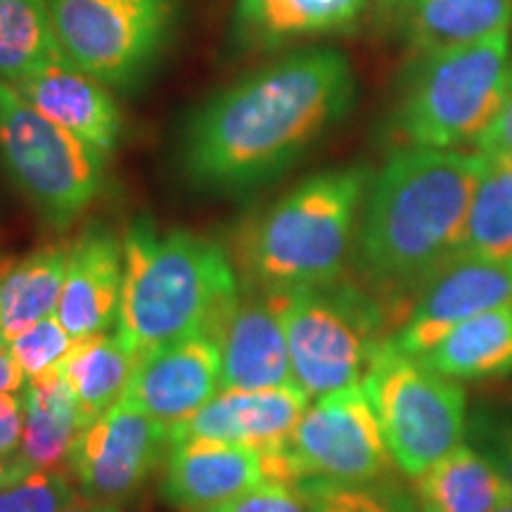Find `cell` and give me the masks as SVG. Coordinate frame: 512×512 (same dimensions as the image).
<instances>
[{
	"mask_svg": "<svg viewBox=\"0 0 512 512\" xmlns=\"http://www.w3.org/2000/svg\"><path fill=\"white\" fill-rule=\"evenodd\" d=\"M354 95V72L339 50L306 48L268 62L188 114L178 171L202 195L245 197L297 164Z\"/></svg>",
	"mask_w": 512,
	"mask_h": 512,
	"instance_id": "obj_1",
	"label": "cell"
},
{
	"mask_svg": "<svg viewBox=\"0 0 512 512\" xmlns=\"http://www.w3.org/2000/svg\"><path fill=\"white\" fill-rule=\"evenodd\" d=\"M486 159L434 147L396 152L368 185L358 226V266L370 283L418 290L460 252Z\"/></svg>",
	"mask_w": 512,
	"mask_h": 512,
	"instance_id": "obj_2",
	"label": "cell"
},
{
	"mask_svg": "<svg viewBox=\"0 0 512 512\" xmlns=\"http://www.w3.org/2000/svg\"><path fill=\"white\" fill-rule=\"evenodd\" d=\"M117 335L133 356L176 339L211 335L240 292L221 242L192 230L159 233L147 216L128 226Z\"/></svg>",
	"mask_w": 512,
	"mask_h": 512,
	"instance_id": "obj_3",
	"label": "cell"
},
{
	"mask_svg": "<svg viewBox=\"0 0 512 512\" xmlns=\"http://www.w3.org/2000/svg\"><path fill=\"white\" fill-rule=\"evenodd\" d=\"M368 185L366 166L320 171L247 221L233 252L240 285L285 294L342 278Z\"/></svg>",
	"mask_w": 512,
	"mask_h": 512,
	"instance_id": "obj_4",
	"label": "cell"
},
{
	"mask_svg": "<svg viewBox=\"0 0 512 512\" xmlns=\"http://www.w3.org/2000/svg\"><path fill=\"white\" fill-rule=\"evenodd\" d=\"M508 34L422 50L403 74L394 126L408 147L472 143L501 110L510 79Z\"/></svg>",
	"mask_w": 512,
	"mask_h": 512,
	"instance_id": "obj_5",
	"label": "cell"
},
{
	"mask_svg": "<svg viewBox=\"0 0 512 512\" xmlns=\"http://www.w3.org/2000/svg\"><path fill=\"white\" fill-rule=\"evenodd\" d=\"M0 162L46 226L62 233L98 200L107 157L0 81Z\"/></svg>",
	"mask_w": 512,
	"mask_h": 512,
	"instance_id": "obj_6",
	"label": "cell"
},
{
	"mask_svg": "<svg viewBox=\"0 0 512 512\" xmlns=\"http://www.w3.org/2000/svg\"><path fill=\"white\" fill-rule=\"evenodd\" d=\"M292 375L309 399L354 387L382 344L384 309L347 280L283 294Z\"/></svg>",
	"mask_w": 512,
	"mask_h": 512,
	"instance_id": "obj_7",
	"label": "cell"
},
{
	"mask_svg": "<svg viewBox=\"0 0 512 512\" xmlns=\"http://www.w3.org/2000/svg\"><path fill=\"white\" fill-rule=\"evenodd\" d=\"M361 384L403 475L415 479L463 441L465 389L420 356L403 354L392 337L382 339Z\"/></svg>",
	"mask_w": 512,
	"mask_h": 512,
	"instance_id": "obj_8",
	"label": "cell"
},
{
	"mask_svg": "<svg viewBox=\"0 0 512 512\" xmlns=\"http://www.w3.org/2000/svg\"><path fill=\"white\" fill-rule=\"evenodd\" d=\"M48 8L64 57L107 88L131 91L162 60L181 0H48Z\"/></svg>",
	"mask_w": 512,
	"mask_h": 512,
	"instance_id": "obj_9",
	"label": "cell"
},
{
	"mask_svg": "<svg viewBox=\"0 0 512 512\" xmlns=\"http://www.w3.org/2000/svg\"><path fill=\"white\" fill-rule=\"evenodd\" d=\"M283 451L292 486L299 479L377 482L392 477L394 467L363 384L323 394L306 406Z\"/></svg>",
	"mask_w": 512,
	"mask_h": 512,
	"instance_id": "obj_10",
	"label": "cell"
},
{
	"mask_svg": "<svg viewBox=\"0 0 512 512\" xmlns=\"http://www.w3.org/2000/svg\"><path fill=\"white\" fill-rule=\"evenodd\" d=\"M169 448V427L119 401L83 427L69 470L83 496L121 505L162 467Z\"/></svg>",
	"mask_w": 512,
	"mask_h": 512,
	"instance_id": "obj_11",
	"label": "cell"
},
{
	"mask_svg": "<svg viewBox=\"0 0 512 512\" xmlns=\"http://www.w3.org/2000/svg\"><path fill=\"white\" fill-rule=\"evenodd\" d=\"M505 304H512V256L456 254L418 287L392 342L422 356L458 323Z\"/></svg>",
	"mask_w": 512,
	"mask_h": 512,
	"instance_id": "obj_12",
	"label": "cell"
},
{
	"mask_svg": "<svg viewBox=\"0 0 512 512\" xmlns=\"http://www.w3.org/2000/svg\"><path fill=\"white\" fill-rule=\"evenodd\" d=\"M221 356V389L292 387V361L283 294L240 285L214 332Z\"/></svg>",
	"mask_w": 512,
	"mask_h": 512,
	"instance_id": "obj_13",
	"label": "cell"
},
{
	"mask_svg": "<svg viewBox=\"0 0 512 512\" xmlns=\"http://www.w3.org/2000/svg\"><path fill=\"white\" fill-rule=\"evenodd\" d=\"M221 389V356L207 332L162 344L136 358L121 401L169 432Z\"/></svg>",
	"mask_w": 512,
	"mask_h": 512,
	"instance_id": "obj_14",
	"label": "cell"
},
{
	"mask_svg": "<svg viewBox=\"0 0 512 512\" xmlns=\"http://www.w3.org/2000/svg\"><path fill=\"white\" fill-rule=\"evenodd\" d=\"M309 394L292 387L221 389L197 413L169 432L171 446L188 439H211L259 448L283 446L302 420Z\"/></svg>",
	"mask_w": 512,
	"mask_h": 512,
	"instance_id": "obj_15",
	"label": "cell"
},
{
	"mask_svg": "<svg viewBox=\"0 0 512 512\" xmlns=\"http://www.w3.org/2000/svg\"><path fill=\"white\" fill-rule=\"evenodd\" d=\"M259 448L211 439H188L169 448L162 498L171 508L197 512L266 484Z\"/></svg>",
	"mask_w": 512,
	"mask_h": 512,
	"instance_id": "obj_16",
	"label": "cell"
},
{
	"mask_svg": "<svg viewBox=\"0 0 512 512\" xmlns=\"http://www.w3.org/2000/svg\"><path fill=\"white\" fill-rule=\"evenodd\" d=\"M124 283V245L102 223H91L69 242L67 273L55 316L74 339L117 325Z\"/></svg>",
	"mask_w": 512,
	"mask_h": 512,
	"instance_id": "obj_17",
	"label": "cell"
},
{
	"mask_svg": "<svg viewBox=\"0 0 512 512\" xmlns=\"http://www.w3.org/2000/svg\"><path fill=\"white\" fill-rule=\"evenodd\" d=\"M50 121L67 128L100 155L110 157L121 138V110L105 83L93 79L67 57L12 83Z\"/></svg>",
	"mask_w": 512,
	"mask_h": 512,
	"instance_id": "obj_18",
	"label": "cell"
},
{
	"mask_svg": "<svg viewBox=\"0 0 512 512\" xmlns=\"http://www.w3.org/2000/svg\"><path fill=\"white\" fill-rule=\"evenodd\" d=\"M380 10L420 53L486 41L512 24V0H380Z\"/></svg>",
	"mask_w": 512,
	"mask_h": 512,
	"instance_id": "obj_19",
	"label": "cell"
},
{
	"mask_svg": "<svg viewBox=\"0 0 512 512\" xmlns=\"http://www.w3.org/2000/svg\"><path fill=\"white\" fill-rule=\"evenodd\" d=\"M368 0H238L233 36L252 50H275L302 36L351 29Z\"/></svg>",
	"mask_w": 512,
	"mask_h": 512,
	"instance_id": "obj_20",
	"label": "cell"
},
{
	"mask_svg": "<svg viewBox=\"0 0 512 512\" xmlns=\"http://www.w3.org/2000/svg\"><path fill=\"white\" fill-rule=\"evenodd\" d=\"M22 396L24 437L19 456L36 470H67L72 448L86 422L60 366L27 377Z\"/></svg>",
	"mask_w": 512,
	"mask_h": 512,
	"instance_id": "obj_21",
	"label": "cell"
},
{
	"mask_svg": "<svg viewBox=\"0 0 512 512\" xmlns=\"http://www.w3.org/2000/svg\"><path fill=\"white\" fill-rule=\"evenodd\" d=\"M510 501L512 484L470 446H456L415 477L420 512H494Z\"/></svg>",
	"mask_w": 512,
	"mask_h": 512,
	"instance_id": "obj_22",
	"label": "cell"
},
{
	"mask_svg": "<svg viewBox=\"0 0 512 512\" xmlns=\"http://www.w3.org/2000/svg\"><path fill=\"white\" fill-rule=\"evenodd\" d=\"M427 366L453 380H486L512 373V304L458 323L430 351Z\"/></svg>",
	"mask_w": 512,
	"mask_h": 512,
	"instance_id": "obj_23",
	"label": "cell"
},
{
	"mask_svg": "<svg viewBox=\"0 0 512 512\" xmlns=\"http://www.w3.org/2000/svg\"><path fill=\"white\" fill-rule=\"evenodd\" d=\"M69 242H50L17 261L0 264V325L15 337L53 316L67 273Z\"/></svg>",
	"mask_w": 512,
	"mask_h": 512,
	"instance_id": "obj_24",
	"label": "cell"
},
{
	"mask_svg": "<svg viewBox=\"0 0 512 512\" xmlns=\"http://www.w3.org/2000/svg\"><path fill=\"white\" fill-rule=\"evenodd\" d=\"M133 366L136 356L121 342L117 332L114 335L98 332V335L74 339L72 349L62 358L60 370L79 401L86 425L121 401Z\"/></svg>",
	"mask_w": 512,
	"mask_h": 512,
	"instance_id": "obj_25",
	"label": "cell"
},
{
	"mask_svg": "<svg viewBox=\"0 0 512 512\" xmlns=\"http://www.w3.org/2000/svg\"><path fill=\"white\" fill-rule=\"evenodd\" d=\"M60 57L48 0H0V81L17 83Z\"/></svg>",
	"mask_w": 512,
	"mask_h": 512,
	"instance_id": "obj_26",
	"label": "cell"
},
{
	"mask_svg": "<svg viewBox=\"0 0 512 512\" xmlns=\"http://www.w3.org/2000/svg\"><path fill=\"white\" fill-rule=\"evenodd\" d=\"M458 254L512 256V166L486 159Z\"/></svg>",
	"mask_w": 512,
	"mask_h": 512,
	"instance_id": "obj_27",
	"label": "cell"
},
{
	"mask_svg": "<svg viewBox=\"0 0 512 512\" xmlns=\"http://www.w3.org/2000/svg\"><path fill=\"white\" fill-rule=\"evenodd\" d=\"M294 489L311 512H420L415 496H408L392 477L358 484L299 479Z\"/></svg>",
	"mask_w": 512,
	"mask_h": 512,
	"instance_id": "obj_28",
	"label": "cell"
},
{
	"mask_svg": "<svg viewBox=\"0 0 512 512\" xmlns=\"http://www.w3.org/2000/svg\"><path fill=\"white\" fill-rule=\"evenodd\" d=\"M67 470H29L0 489V512H64L76 501Z\"/></svg>",
	"mask_w": 512,
	"mask_h": 512,
	"instance_id": "obj_29",
	"label": "cell"
},
{
	"mask_svg": "<svg viewBox=\"0 0 512 512\" xmlns=\"http://www.w3.org/2000/svg\"><path fill=\"white\" fill-rule=\"evenodd\" d=\"M72 344L74 337L64 330L57 316L38 320L31 328L10 337L12 356L17 358L27 377H36L60 366Z\"/></svg>",
	"mask_w": 512,
	"mask_h": 512,
	"instance_id": "obj_30",
	"label": "cell"
},
{
	"mask_svg": "<svg viewBox=\"0 0 512 512\" xmlns=\"http://www.w3.org/2000/svg\"><path fill=\"white\" fill-rule=\"evenodd\" d=\"M197 512H311L309 505L290 484L266 482L256 489L230 498L226 503L211 505Z\"/></svg>",
	"mask_w": 512,
	"mask_h": 512,
	"instance_id": "obj_31",
	"label": "cell"
},
{
	"mask_svg": "<svg viewBox=\"0 0 512 512\" xmlns=\"http://www.w3.org/2000/svg\"><path fill=\"white\" fill-rule=\"evenodd\" d=\"M477 147L479 155L489 159V162L512 166V64L501 110H498L494 121L486 126L482 136L477 138Z\"/></svg>",
	"mask_w": 512,
	"mask_h": 512,
	"instance_id": "obj_32",
	"label": "cell"
},
{
	"mask_svg": "<svg viewBox=\"0 0 512 512\" xmlns=\"http://www.w3.org/2000/svg\"><path fill=\"white\" fill-rule=\"evenodd\" d=\"M24 437L22 392H0V456H15Z\"/></svg>",
	"mask_w": 512,
	"mask_h": 512,
	"instance_id": "obj_33",
	"label": "cell"
},
{
	"mask_svg": "<svg viewBox=\"0 0 512 512\" xmlns=\"http://www.w3.org/2000/svg\"><path fill=\"white\" fill-rule=\"evenodd\" d=\"M27 375L10 349L0 351V392H22Z\"/></svg>",
	"mask_w": 512,
	"mask_h": 512,
	"instance_id": "obj_34",
	"label": "cell"
},
{
	"mask_svg": "<svg viewBox=\"0 0 512 512\" xmlns=\"http://www.w3.org/2000/svg\"><path fill=\"white\" fill-rule=\"evenodd\" d=\"M29 470H34V467L19 456V453H15V456H0V489H5V486L12 482H17V479L27 475Z\"/></svg>",
	"mask_w": 512,
	"mask_h": 512,
	"instance_id": "obj_35",
	"label": "cell"
},
{
	"mask_svg": "<svg viewBox=\"0 0 512 512\" xmlns=\"http://www.w3.org/2000/svg\"><path fill=\"white\" fill-rule=\"evenodd\" d=\"M494 463L498 470L503 472L505 479L512 484V430L503 432L501 437L496 439L494 446Z\"/></svg>",
	"mask_w": 512,
	"mask_h": 512,
	"instance_id": "obj_36",
	"label": "cell"
},
{
	"mask_svg": "<svg viewBox=\"0 0 512 512\" xmlns=\"http://www.w3.org/2000/svg\"><path fill=\"white\" fill-rule=\"evenodd\" d=\"M64 512H121V505L107 503V501H95V498H76Z\"/></svg>",
	"mask_w": 512,
	"mask_h": 512,
	"instance_id": "obj_37",
	"label": "cell"
},
{
	"mask_svg": "<svg viewBox=\"0 0 512 512\" xmlns=\"http://www.w3.org/2000/svg\"><path fill=\"white\" fill-rule=\"evenodd\" d=\"M5 349H10V337L5 335L3 325H0V351H5Z\"/></svg>",
	"mask_w": 512,
	"mask_h": 512,
	"instance_id": "obj_38",
	"label": "cell"
},
{
	"mask_svg": "<svg viewBox=\"0 0 512 512\" xmlns=\"http://www.w3.org/2000/svg\"><path fill=\"white\" fill-rule=\"evenodd\" d=\"M494 512H512V501H510V503H505V505H501V508H496Z\"/></svg>",
	"mask_w": 512,
	"mask_h": 512,
	"instance_id": "obj_39",
	"label": "cell"
}]
</instances>
